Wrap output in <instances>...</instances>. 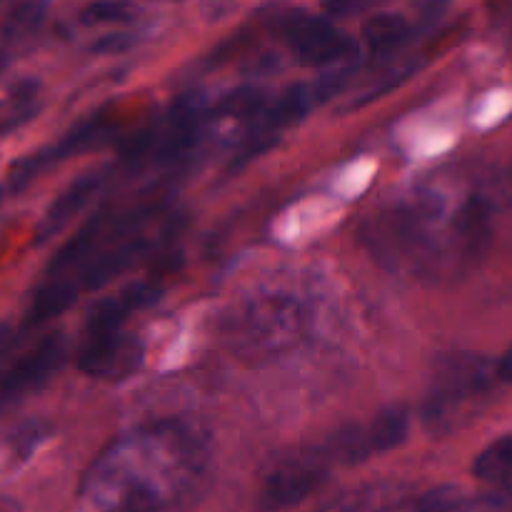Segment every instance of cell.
I'll return each mask as SVG.
<instances>
[{"mask_svg":"<svg viewBox=\"0 0 512 512\" xmlns=\"http://www.w3.org/2000/svg\"><path fill=\"white\" fill-rule=\"evenodd\" d=\"M210 443L183 420H160L118 438L88 473L83 493L100 512H168L195 498Z\"/></svg>","mask_w":512,"mask_h":512,"instance_id":"cell-1","label":"cell"},{"mask_svg":"<svg viewBox=\"0 0 512 512\" xmlns=\"http://www.w3.org/2000/svg\"><path fill=\"white\" fill-rule=\"evenodd\" d=\"M495 380V365L485 358L463 353L445 358L423 405V420L430 433H453L490 398Z\"/></svg>","mask_w":512,"mask_h":512,"instance_id":"cell-2","label":"cell"},{"mask_svg":"<svg viewBox=\"0 0 512 512\" xmlns=\"http://www.w3.org/2000/svg\"><path fill=\"white\" fill-rule=\"evenodd\" d=\"M305 333V310L293 295L250 300L230 320V340L243 358H273L293 348Z\"/></svg>","mask_w":512,"mask_h":512,"instance_id":"cell-3","label":"cell"},{"mask_svg":"<svg viewBox=\"0 0 512 512\" xmlns=\"http://www.w3.org/2000/svg\"><path fill=\"white\" fill-rule=\"evenodd\" d=\"M278 30L303 65L310 68H328L353 58L355 40L335 28L330 20L315 18L303 10H290L278 18Z\"/></svg>","mask_w":512,"mask_h":512,"instance_id":"cell-4","label":"cell"},{"mask_svg":"<svg viewBox=\"0 0 512 512\" xmlns=\"http://www.w3.org/2000/svg\"><path fill=\"white\" fill-rule=\"evenodd\" d=\"M325 480H328V465H325L323 453L288 460L263 480L258 493V508L263 512L295 508V505L305 503L310 495L318 493Z\"/></svg>","mask_w":512,"mask_h":512,"instance_id":"cell-5","label":"cell"},{"mask_svg":"<svg viewBox=\"0 0 512 512\" xmlns=\"http://www.w3.org/2000/svg\"><path fill=\"white\" fill-rule=\"evenodd\" d=\"M143 360V345L133 335L108 333L88 335L83 348L78 350V370L90 378L103 380H125L140 368Z\"/></svg>","mask_w":512,"mask_h":512,"instance_id":"cell-6","label":"cell"},{"mask_svg":"<svg viewBox=\"0 0 512 512\" xmlns=\"http://www.w3.org/2000/svg\"><path fill=\"white\" fill-rule=\"evenodd\" d=\"M65 360V340L60 333L48 335L40 340L25 358L10 365L0 378V400H15L25 393H33L40 385L48 383L50 375L63 365Z\"/></svg>","mask_w":512,"mask_h":512,"instance_id":"cell-7","label":"cell"},{"mask_svg":"<svg viewBox=\"0 0 512 512\" xmlns=\"http://www.w3.org/2000/svg\"><path fill=\"white\" fill-rule=\"evenodd\" d=\"M205 123H208V108L200 100V95H185V98L175 100L168 120H165L163 133L158 138L155 158L163 160V163H173V160L183 158L198 143Z\"/></svg>","mask_w":512,"mask_h":512,"instance_id":"cell-8","label":"cell"},{"mask_svg":"<svg viewBox=\"0 0 512 512\" xmlns=\"http://www.w3.org/2000/svg\"><path fill=\"white\" fill-rule=\"evenodd\" d=\"M100 183H103V173H85L80 175L78 180H73V183L50 203V208L45 210V215L40 218L38 228H35V243L43 245L48 243V240H53L55 235H58L60 230L88 205V200L93 198L95 190L100 188Z\"/></svg>","mask_w":512,"mask_h":512,"instance_id":"cell-9","label":"cell"},{"mask_svg":"<svg viewBox=\"0 0 512 512\" xmlns=\"http://www.w3.org/2000/svg\"><path fill=\"white\" fill-rule=\"evenodd\" d=\"M313 105H315V98L310 85H290V88L285 90V93L280 95L270 108H265L263 113L258 115V123H255L253 133L280 135V130L283 128L303 120Z\"/></svg>","mask_w":512,"mask_h":512,"instance_id":"cell-10","label":"cell"},{"mask_svg":"<svg viewBox=\"0 0 512 512\" xmlns=\"http://www.w3.org/2000/svg\"><path fill=\"white\" fill-rule=\"evenodd\" d=\"M148 253V243L143 238H125V243L115 245L108 253L95 258L88 268L83 270V288L85 290H98L108 285L110 280L118 278L120 273L130 268L140 255Z\"/></svg>","mask_w":512,"mask_h":512,"instance_id":"cell-11","label":"cell"},{"mask_svg":"<svg viewBox=\"0 0 512 512\" xmlns=\"http://www.w3.org/2000/svg\"><path fill=\"white\" fill-rule=\"evenodd\" d=\"M408 35V20L398 13H375L373 18L365 20L363 30H360V38L368 45L370 53L378 55L393 53L395 48H400L408 40Z\"/></svg>","mask_w":512,"mask_h":512,"instance_id":"cell-12","label":"cell"},{"mask_svg":"<svg viewBox=\"0 0 512 512\" xmlns=\"http://www.w3.org/2000/svg\"><path fill=\"white\" fill-rule=\"evenodd\" d=\"M78 298V288L68 280H50L43 288L35 293L33 303H30L28 313H25V325L35 328V325H43L48 320L63 315L70 305Z\"/></svg>","mask_w":512,"mask_h":512,"instance_id":"cell-13","label":"cell"},{"mask_svg":"<svg viewBox=\"0 0 512 512\" xmlns=\"http://www.w3.org/2000/svg\"><path fill=\"white\" fill-rule=\"evenodd\" d=\"M368 440L373 453H388V450L400 448L408 438L410 430V415L405 408H388L380 415H375V420L370 423Z\"/></svg>","mask_w":512,"mask_h":512,"instance_id":"cell-14","label":"cell"},{"mask_svg":"<svg viewBox=\"0 0 512 512\" xmlns=\"http://www.w3.org/2000/svg\"><path fill=\"white\" fill-rule=\"evenodd\" d=\"M103 225H105V218L103 215H95L90 223H85L83 228L75 233V238L70 240V243H65L63 248L55 253L53 263H50L48 273L50 275H58V273H65L68 268H73V265L83 263V260L90 258V253H93L95 243L100 240V235H103Z\"/></svg>","mask_w":512,"mask_h":512,"instance_id":"cell-15","label":"cell"},{"mask_svg":"<svg viewBox=\"0 0 512 512\" xmlns=\"http://www.w3.org/2000/svg\"><path fill=\"white\" fill-rule=\"evenodd\" d=\"M473 475L488 485L503 488L512 475V435L498 438L475 458Z\"/></svg>","mask_w":512,"mask_h":512,"instance_id":"cell-16","label":"cell"},{"mask_svg":"<svg viewBox=\"0 0 512 512\" xmlns=\"http://www.w3.org/2000/svg\"><path fill=\"white\" fill-rule=\"evenodd\" d=\"M368 455H373V448H370L368 430L360 425L338 430L323 450L325 460H343V463H363Z\"/></svg>","mask_w":512,"mask_h":512,"instance_id":"cell-17","label":"cell"},{"mask_svg":"<svg viewBox=\"0 0 512 512\" xmlns=\"http://www.w3.org/2000/svg\"><path fill=\"white\" fill-rule=\"evenodd\" d=\"M45 15V5L40 3H20L15 5L8 13V18L0 25V58H3L5 48L20 43L23 38H28L35 28L40 25Z\"/></svg>","mask_w":512,"mask_h":512,"instance_id":"cell-18","label":"cell"},{"mask_svg":"<svg viewBox=\"0 0 512 512\" xmlns=\"http://www.w3.org/2000/svg\"><path fill=\"white\" fill-rule=\"evenodd\" d=\"M265 110V93L255 85H243V88L233 90L225 95L215 108V115L220 118H235V120H258V115Z\"/></svg>","mask_w":512,"mask_h":512,"instance_id":"cell-19","label":"cell"},{"mask_svg":"<svg viewBox=\"0 0 512 512\" xmlns=\"http://www.w3.org/2000/svg\"><path fill=\"white\" fill-rule=\"evenodd\" d=\"M395 493H398V488H393V485H370L358 493L345 495L323 512H380L388 508Z\"/></svg>","mask_w":512,"mask_h":512,"instance_id":"cell-20","label":"cell"},{"mask_svg":"<svg viewBox=\"0 0 512 512\" xmlns=\"http://www.w3.org/2000/svg\"><path fill=\"white\" fill-rule=\"evenodd\" d=\"M460 498H465L463 490L455 485H440V488L428 490V493L418 495L415 500L405 503L398 512H445L453 508Z\"/></svg>","mask_w":512,"mask_h":512,"instance_id":"cell-21","label":"cell"},{"mask_svg":"<svg viewBox=\"0 0 512 512\" xmlns=\"http://www.w3.org/2000/svg\"><path fill=\"white\" fill-rule=\"evenodd\" d=\"M130 3H90L80 10V23L83 25H110L125 23L133 15Z\"/></svg>","mask_w":512,"mask_h":512,"instance_id":"cell-22","label":"cell"},{"mask_svg":"<svg viewBox=\"0 0 512 512\" xmlns=\"http://www.w3.org/2000/svg\"><path fill=\"white\" fill-rule=\"evenodd\" d=\"M48 425L40 423V420H33V423H25L23 428L18 430V433L13 435V448L15 453L20 455V458H25V455H30L35 450V445L40 443V440H45V435H48Z\"/></svg>","mask_w":512,"mask_h":512,"instance_id":"cell-23","label":"cell"},{"mask_svg":"<svg viewBox=\"0 0 512 512\" xmlns=\"http://www.w3.org/2000/svg\"><path fill=\"white\" fill-rule=\"evenodd\" d=\"M508 500L500 493L493 495H478V498H460L458 503L445 512H505L508 510Z\"/></svg>","mask_w":512,"mask_h":512,"instance_id":"cell-24","label":"cell"},{"mask_svg":"<svg viewBox=\"0 0 512 512\" xmlns=\"http://www.w3.org/2000/svg\"><path fill=\"white\" fill-rule=\"evenodd\" d=\"M133 43L135 38L130 33H115V35H105V38H100L98 43L93 45V50L95 53H123V50H128Z\"/></svg>","mask_w":512,"mask_h":512,"instance_id":"cell-25","label":"cell"},{"mask_svg":"<svg viewBox=\"0 0 512 512\" xmlns=\"http://www.w3.org/2000/svg\"><path fill=\"white\" fill-rule=\"evenodd\" d=\"M495 378H498V383L512 385V348L505 350L503 358L495 363Z\"/></svg>","mask_w":512,"mask_h":512,"instance_id":"cell-26","label":"cell"},{"mask_svg":"<svg viewBox=\"0 0 512 512\" xmlns=\"http://www.w3.org/2000/svg\"><path fill=\"white\" fill-rule=\"evenodd\" d=\"M500 495H503V498L508 500V503H512V475L508 478V483H505L503 488H500Z\"/></svg>","mask_w":512,"mask_h":512,"instance_id":"cell-27","label":"cell"},{"mask_svg":"<svg viewBox=\"0 0 512 512\" xmlns=\"http://www.w3.org/2000/svg\"><path fill=\"white\" fill-rule=\"evenodd\" d=\"M0 198H3V188H0Z\"/></svg>","mask_w":512,"mask_h":512,"instance_id":"cell-28","label":"cell"}]
</instances>
